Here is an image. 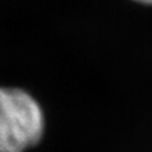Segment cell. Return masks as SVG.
I'll return each mask as SVG.
<instances>
[{"label": "cell", "instance_id": "1", "mask_svg": "<svg viewBox=\"0 0 152 152\" xmlns=\"http://www.w3.org/2000/svg\"><path fill=\"white\" fill-rule=\"evenodd\" d=\"M45 129L43 112L24 90L0 88V152H24Z\"/></svg>", "mask_w": 152, "mask_h": 152}, {"label": "cell", "instance_id": "2", "mask_svg": "<svg viewBox=\"0 0 152 152\" xmlns=\"http://www.w3.org/2000/svg\"><path fill=\"white\" fill-rule=\"evenodd\" d=\"M141 4H146V5H152V0H136Z\"/></svg>", "mask_w": 152, "mask_h": 152}]
</instances>
